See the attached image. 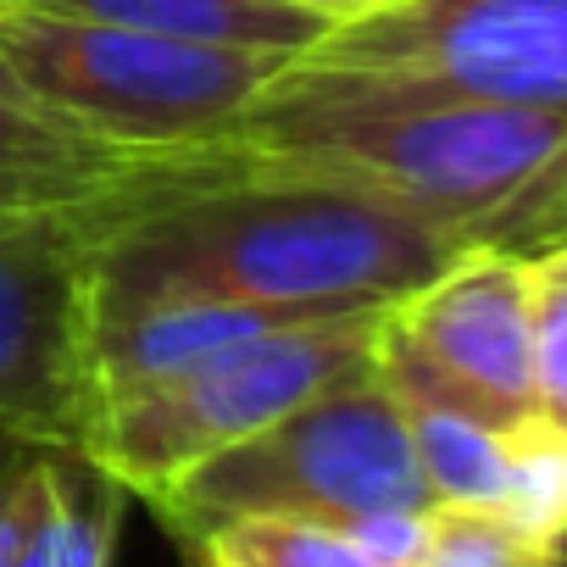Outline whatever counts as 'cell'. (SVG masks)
Returning a JSON list of instances; mask_svg holds the SVG:
<instances>
[{"label":"cell","mask_w":567,"mask_h":567,"mask_svg":"<svg viewBox=\"0 0 567 567\" xmlns=\"http://www.w3.org/2000/svg\"><path fill=\"white\" fill-rule=\"evenodd\" d=\"M250 167L357 184L462 250L567 239V112L290 62L239 117Z\"/></svg>","instance_id":"cell-1"},{"label":"cell","mask_w":567,"mask_h":567,"mask_svg":"<svg viewBox=\"0 0 567 567\" xmlns=\"http://www.w3.org/2000/svg\"><path fill=\"white\" fill-rule=\"evenodd\" d=\"M456 256L462 245L440 228L357 184L245 167L112 217L95 245V312L167 296L290 323L384 312Z\"/></svg>","instance_id":"cell-2"},{"label":"cell","mask_w":567,"mask_h":567,"mask_svg":"<svg viewBox=\"0 0 567 567\" xmlns=\"http://www.w3.org/2000/svg\"><path fill=\"white\" fill-rule=\"evenodd\" d=\"M423 506H434V495L423 484L401 395L379 362L151 495V512L178 539L223 517H312L351 528L373 512Z\"/></svg>","instance_id":"cell-3"},{"label":"cell","mask_w":567,"mask_h":567,"mask_svg":"<svg viewBox=\"0 0 567 567\" xmlns=\"http://www.w3.org/2000/svg\"><path fill=\"white\" fill-rule=\"evenodd\" d=\"M7 56L68 117L134 145H223L301 51L206 45L0 7Z\"/></svg>","instance_id":"cell-4"},{"label":"cell","mask_w":567,"mask_h":567,"mask_svg":"<svg viewBox=\"0 0 567 567\" xmlns=\"http://www.w3.org/2000/svg\"><path fill=\"white\" fill-rule=\"evenodd\" d=\"M379 318L384 312L301 318L250 334L167 384L101 406L79 456L112 473L128 495L151 501L195 462L250 440L340 379L368 373L379 351Z\"/></svg>","instance_id":"cell-5"},{"label":"cell","mask_w":567,"mask_h":567,"mask_svg":"<svg viewBox=\"0 0 567 567\" xmlns=\"http://www.w3.org/2000/svg\"><path fill=\"white\" fill-rule=\"evenodd\" d=\"M123 212L0 206V434L79 451L95 395V245Z\"/></svg>","instance_id":"cell-6"},{"label":"cell","mask_w":567,"mask_h":567,"mask_svg":"<svg viewBox=\"0 0 567 567\" xmlns=\"http://www.w3.org/2000/svg\"><path fill=\"white\" fill-rule=\"evenodd\" d=\"M296 62L567 112V0H379Z\"/></svg>","instance_id":"cell-7"},{"label":"cell","mask_w":567,"mask_h":567,"mask_svg":"<svg viewBox=\"0 0 567 567\" xmlns=\"http://www.w3.org/2000/svg\"><path fill=\"white\" fill-rule=\"evenodd\" d=\"M379 373L395 395L445 401L489 429L534 412L528 351V256L462 250L379 318Z\"/></svg>","instance_id":"cell-8"},{"label":"cell","mask_w":567,"mask_h":567,"mask_svg":"<svg viewBox=\"0 0 567 567\" xmlns=\"http://www.w3.org/2000/svg\"><path fill=\"white\" fill-rule=\"evenodd\" d=\"M250 156L223 145H134L51 106L0 56V206L23 212H140L167 195L245 173Z\"/></svg>","instance_id":"cell-9"},{"label":"cell","mask_w":567,"mask_h":567,"mask_svg":"<svg viewBox=\"0 0 567 567\" xmlns=\"http://www.w3.org/2000/svg\"><path fill=\"white\" fill-rule=\"evenodd\" d=\"M278 323H290V318L234 307V301H206V296H167V301H134V307L95 312V395L101 406H112Z\"/></svg>","instance_id":"cell-10"},{"label":"cell","mask_w":567,"mask_h":567,"mask_svg":"<svg viewBox=\"0 0 567 567\" xmlns=\"http://www.w3.org/2000/svg\"><path fill=\"white\" fill-rule=\"evenodd\" d=\"M0 7L84 18L112 29H145L167 40H206V45H261V51H307L329 18L290 7V0H0Z\"/></svg>","instance_id":"cell-11"},{"label":"cell","mask_w":567,"mask_h":567,"mask_svg":"<svg viewBox=\"0 0 567 567\" xmlns=\"http://www.w3.org/2000/svg\"><path fill=\"white\" fill-rule=\"evenodd\" d=\"M128 489L79 451H45L40 501L7 567H112Z\"/></svg>","instance_id":"cell-12"},{"label":"cell","mask_w":567,"mask_h":567,"mask_svg":"<svg viewBox=\"0 0 567 567\" xmlns=\"http://www.w3.org/2000/svg\"><path fill=\"white\" fill-rule=\"evenodd\" d=\"M412 451L423 467V484L434 506H467V512H495L501 478H506V445L501 429L478 423L473 412H456L445 401L401 395Z\"/></svg>","instance_id":"cell-13"},{"label":"cell","mask_w":567,"mask_h":567,"mask_svg":"<svg viewBox=\"0 0 567 567\" xmlns=\"http://www.w3.org/2000/svg\"><path fill=\"white\" fill-rule=\"evenodd\" d=\"M184 545L195 567H384L351 528L312 517H223Z\"/></svg>","instance_id":"cell-14"},{"label":"cell","mask_w":567,"mask_h":567,"mask_svg":"<svg viewBox=\"0 0 567 567\" xmlns=\"http://www.w3.org/2000/svg\"><path fill=\"white\" fill-rule=\"evenodd\" d=\"M501 445H506V478L495 517L528 545L545 550L567 545V434L539 412H528L501 434Z\"/></svg>","instance_id":"cell-15"},{"label":"cell","mask_w":567,"mask_h":567,"mask_svg":"<svg viewBox=\"0 0 567 567\" xmlns=\"http://www.w3.org/2000/svg\"><path fill=\"white\" fill-rule=\"evenodd\" d=\"M528 351L534 412L567 434V239L528 256Z\"/></svg>","instance_id":"cell-16"},{"label":"cell","mask_w":567,"mask_h":567,"mask_svg":"<svg viewBox=\"0 0 567 567\" xmlns=\"http://www.w3.org/2000/svg\"><path fill=\"white\" fill-rule=\"evenodd\" d=\"M412 567H556V550L528 545L512 534L495 512H467V506H434L429 512V539Z\"/></svg>","instance_id":"cell-17"},{"label":"cell","mask_w":567,"mask_h":567,"mask_svg":"<svg viewBox=\"0 0 567 567\" xmlns=\"http://www.w3.org/2000/svg\"><path fill=\"white\" fill-rule=\"evenodd\" d=\"M45 451L51 445H29V440H7L0 434V567L12 561L29 512L40 501V473H45Z\"/></svg>","instance_id":"cell-18"},{"label":"cell","mask_w":567,"mask_h":567,"mask_svg":"<svg viewBox=\"0 0 567 567\" xmlns=\"http://www.w3.org/2000/svg\"><path fill=\"white\" fill-rule=\"evenodd\" d=\"M290 7H307V12H318V18L340 23V18H357V12L379 7V0H290Z\"/></svg>","instance_id":"cell-19"},{"label":"cell","mask_w":567,"mask_h":567,"mask_svg":"<svg viewBox=\"0 0 567 567\" xmlns=\"http://www.w3.org/2000/svg\"><path fill=\"white\" fill-rule=\"evenodd\" d=\"M556 567H567V545H556Z\"/></svg>","instance_id":"cell-20"}]
</instances>
